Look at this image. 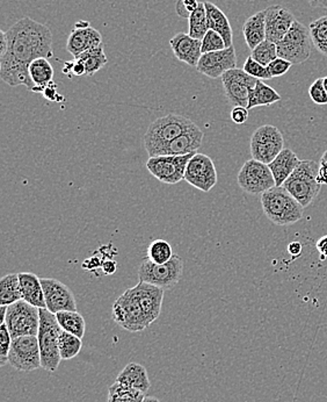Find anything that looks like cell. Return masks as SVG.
Returning <instances> with one entry per match:
<instances>
[{
	"instance_id": "obj_1",
	"label": "cell",
	"mask_w": 327,
	"mask_h": 402,
	"mask_svg": "<svg viewBox=\"0 0 327 402\" xmlns=\"http://www.w3.org/2000/svg\"><path fill=\"white\" fill-rule=\"evenodd\" d=\"M8 48L0 58V76L12 88L24 85L33 91L34 83L29 77L28 68L37 58L54 56L53 34L48 26L22 18L6 32Z\"/></svg>"
},
{
	"instance_id": "obj_2",
	"label": "cell",
	"mask_w": 327,
	"mask_h": 402,
	"mask_svg": "<svg viewBox=\"0 0 327 402\" xmlns=\"http://www.w3.org/2000/svg\"><path fill=\"white\" fill-rule=\"evenodd\" d=\"M263 213L277 226H291L303 219L304 207L284 186H275L261 194Z\"/></svg>"
},
{
	"instance_id": "obj_3",
	"label": "cell",
	"mask_w": 327,
	"mask_h": 402,
	"mask_svg": "<svg viewBox=\"0 0 327 402\" xmlns=\"http://www.w3.org/2000/svg\"><path fill=\"white\" fill-rule=\"evenodd\" d=\"M195 126L192 120L182 115L169 114L157 119L148 126L144 135L146 152L150 157H153L160 149Z\"/></svg>"
},
{
	"instance_id": "obj_4",
	"label": "cell",
	"mask_w": 327,
	"mask_h": 402,
	"mask_svg": "<svg viewBox=\"0 0 327 402\" xmlns=\"http://www.w3.org/2000/svg\"><path fill=\"white\" fill-rule=\"evenodd\" d=\"M61 326L58 323L56 314H53L47 308H40V328L37 334L40 345L42 368L48 372H55L61 364L60 354V337Z\"/></svg>"
},
{
	"instance_id": "obj_5",
	"label": "cell",
	"mask_w": 327,
	"mask_h": 402,
	"mask_svg": "<svg viewBox=\"0 0 327 402\" xmlns=\"http://www.w3.org/2000/svg\"><path fill=\"white\" fill-rule=\"evenodd\" d=\"M318 173L319 163L312 159H304L282 186L305 208L321 192V184L318 182Z\"/></svg>"
},
{
	"instance_id": "obj_6",
	"label": "cell",
	"mask_w": 327,
	"mask_h": 402,
	"mask_svg": "<svg viewBox=\"0 0 327 402\" xmlns=\"http://www.w3.org/2000/svg\"><path fill=\"white\" fill-rule=\"evenodd\" d=\"M185 263L181 257L174 255L172 260L165 264L152 263L146 258L139 267V279L143 283L153 285L162 290L174 288L183 274Z\"/></svg>"
},
{
	"instance_id": "obj_7",
	"label": "cell",
	"mask_w": 327,
	"mask_h": 402,
	"mask_svg": "<svg viewBox=\"0 0 327 402\" xmlns=\"http://www.w3.org/2000/svg\"><path fill=\"white\" fill-rule=\"evenodd\" d=\"M312 46L309 28L296 20L287 35L277 42V55L291 65H302L310 58Z\"/></svg>"
},
{
	"instance_id": "obj_8",
	"label": "cell",
	"mask_w": 327,
	"mask_h": 402,
	"mask_svg": "<svg viewBox=\"0 0 327 402\" xmlns=\"http://www.w3.org/2000/svg\"><path fill=\"white\" fill-rule=\"evenodd\" d=\"M5 325L12 338L37 336L40 328V308L25 300L17 301L7 306Z\"/></svg>"
},
{
	"instance_id": "obj_9",
	"label": "cell",
	"mask_w": 327,
	"mask_h": 402,
	"mask_svg": "<svg viewBox=\"0 0 327 402\" xmlns=\"http://www.w3.org/2000/svg\"><path fill=\"white\" fill-rule=\"evenodd\" d=\"M113 318L121 328L130 333H139L150 327L146 313L132 288H128L115 301Z\"/></svg>"
},
{
	"instance_id": "obj_10",
	"label": "cell",
	"mask_w": 327,
	"mask_h": 402,
	"mask_svg": "<svg viewBox=\"0 0 327 402\" xmlns=\"http://www.w3.org/2000/svg\"><path fill=\"white\" fill-rule=\"evenodd\" d=\"M190 152L186 155H164L148 157L146 169L155 180L169 185H174L185 180V173L187 164L195 155Z\"/></svg>"
},
{
	"instance_id": "obj_11",
	"label": "cell",
	"mask_w": 327,
	"mask_h": 402,
	"mask_svg": "<svg viewBox=\"0 0 327 402\" xmlns=\"http://www.w3.org/2000/svg\"><path fill=\"white\" fill-rule=\"evenodd\" d=\"M284 139L277 127L261 126L251 136L250 149L252 159L270 164L284 150Z\"/></svg>"
},
{
	"instance_id": "obj_12",
	"label": "cell",
	"mask_w": 327,
	"mask_h": 402,
	"mask_svg": "<svg viewBox=\"0 0 327 402\" xmlns=\"http://www.w3.org/2000/svg\"><path fill=\"white\" fill-rule=\"evenodd\" d=\"M237 182L240 189L254 196L263 194L277 186L270 166L253 159L242 166Z\"/></svg>"
},
{
	"instance_id": "obj_13",
	"label": "cell",
	"mask_w": 327,
	"mask_h": 402,
	"mask_svg": "<svg viewBox=\"0 0 327 402\" xmlns=\"http://www.w3.org/2000/svg\"><path fill=\"white\" fill-rule=\"evenodd\" d=\"M8 364L18 371L31 372L42 368L40 345L37 336L13 338Z\"/></svg>"
},
{
	"instance_id": "obj_14",
	"label": "cell",
	"mask_w": 327,
	"mask_h": 402,
	"mask_svg": "<svg viewBox=\"0 0 327 402\" xmlns=\"http://www.w3.org/2000/svg\"><path fill=\"white\" fill-rule=\"evenodd\" d=\"M185 180L202 192H210L217 184L216 166L213 159L208 155L196 152L187 164Z\"/></svg>"
},
{
	"instance_id": "obj_15",
	"label": "cell",
	"mask_w": 327,
	"mask_h": 402,
	"mask_svg": "<svg viewBox=\"0 0 327 402\" xmlns=\"http://www.w3.org/2000/svg\"><path fill=\"white\" fill-rule=\"evenodd\" d=\"M221 79L230 104L233 107L243 106L247 109L250 91L256 86L258 79L244 72V69L238 68L225 72Z\"/></svg>"
},
{
	"instance_id": "obj_16",
	"label": "cell",
	"mask_w": 327,
	"mask_h": 402,
	"mask_svg": "<svg viewBox=\"0 0 327 402\" xmlns=\"http://www.w3.org/2000/svg\"><path fill=\"white\" fill-rule=\"evenodd\" d=\"M48 311L53 314L60 311H77V302L71 290L54 278H41Z\"/></svg>"
},
{
	"instance_id": "obj_17",
	"label": "cell",
	"mask_w": 327,
	"mask_h": 402,
	"mask_svg": "<svg viewBox=\"0 0 327 402\" xmlns=\"http://www.w3.org/2000/svg\"><path fill=\"white\" fill-rule=\"evenodd\" d=\"M237 68V55L235 47L225 48L223 51L203 54L200 58L196 70L211 79L222 78L229 70Z\"/></svg>"
},
{
	"instance_id": "obj_18",
	"label": "cell",
	"mask_w": 327,
	"mask_h": 402,
	"mask_svg": "<svg viewBox=\"0 0 327 402\" xmlns=\"http://www.w3.org/2000/svg\"><path fill=\"white\" fill-rule=\"evenodd\" d=\"M266 40L277 43L291 31V26L296 21L293 14L280 5L267 7Z\"/></svg>"
},
{
	"instance_id": "obj_19",
	"label": "cell",
	"mask_w": 327,
	"mask_h": 402,
	"mask_svg": "<svg viewBox=\"0 0 327 402\" xmlns=\"http://www.w3.org/2000/svg\"><path fill=\"white\" fill-rule=\"evenodd\" d=\"M132 290L146 313L148 325L151 326L162 313L165 290L143 281H139V284L132 288Z\"/></svg>"
},
{
	"instance_id": "obj_20",
	"label": "cell",
	"mask_w": 327,
	"mask_h": 402,
	"mask_svg": "<svg viewBox=\"0 0 327 402\" xmlns=\"http://www.w3.org/2000/svg\"><path fill=\"white\" fill-rule=\"evenodd\" d=\"M173 54L179 61L193 68L197 67L200 58L202 56V41L194 39L189 34L178 33L169 40Z\"/></svg>"
},
{
	"instance_id": "obj_21",
	"label": "cell",
	"mask_w": 327,
	"mask_h": 402,
	"mask_svg": "<svg viewBox=\"0 0 327 402\" xmlns=\"http://www.w3.org/2000/svg\"><path fill=\"white\" fill-rule=\"evenodd\" d=\"M102 46V36L95 28H74L69 35L67 49L74 58L85 51Z\"/></svg>"
},
{
	"instance_id": "obj_22",
	"label": "cell",
	"mask_w": 327,
	"mask_h": 402,
	"mask_svg": "<svg viewBox=\"0 0 327 402\" xmlns=\"http://www.w3.org/2000/svg\"><path fill=\"white\" fill-rule=\"evenodd\" d=\"M203 136L202 130L195 126L160 149L155 156L186 155L190 152H197L200 147L202 146Z\"/></svg>"
},
{
	"instance_id": "obj_23",
	"label": "cell",
	"mask_w": 327,
	"mask_h": 402,
	"mask_svg": "<svg viewBox=\"0 0 327 402\" xmlns=\"http://www.w3.org/2000/svg\"><path fill=\"white\" fill-rule=\"evenodd\" d=\"M18 276L20 283L21 299L35 307L47 308L41 278L32 272H20Z\"/></svg>"
},
{
	"instance_id": "obj_24",
	"label": "cell",
	"mask_w": 327,
	"mask_h": 402,
	"mask_svg": "<svg viewBox=\"0 0 327 402\" xmlns=\"http://www.w3.org/2000/svg\"><path fill=\"white\" fill-rule=\"evenodd\" d=\"M300 162V159L297 157L296 154L291 149L284 148L277 156V159L268 164L270 171L273 173L277 186L284 185V182L289 178Z\"/></svg>"
},
{
	"instance_id": "obj_25",
	"label": "cell",
	"mask_w": 327,
	"mask_h": 402,
	"mask_svg": "<svg viewBox=\"0 0 327 402\" xmlns=\"http://www.w3.org/2000/svg\"><path fill=\"white\" fill-rule=\"evenodd\" d=\"M204 7H206L209 29L217 32L224 39L226 48L232 47V28H231V24H230L225 13L221 8H218L215 4L210 3V1H204Z\"/></svg>"
},
{
	"instance_id": "obj_26",
	"label": "cell",
	"mask_w": 327,
	"mask_h": 402,
	"mask_svg": "<svg viewBox=\"0 0 327 402\" xmlns=\"http://www.w3.org/2000/svg\"><path fill=\"white\" fill-rule=\"evenodd\" d=\"M116 382L132 389H139L144 394H146L151 387L146 368L137 363H129L128 366L118 373Z\"/></svg>"
},
{
	"instance_id": "obj_27",
	"label": "cell",
	"mask_w": 327,
	"mask_h": 402,
	"mask_svg": "<svg viewBox=\"0 0 327 402\" xmlns=\"http://www.w3.org/2000/svg\"><path fill=\"white\" fill-rule=\"evenodd\" d=\"M244 39L251 51L266 40V13L265 10L251 15L243 26Z\"/></svg>"
},
{
	"instance_id": "obj_28",
	"label": "cell",
	"mask_w": 327,
	"mask_h": 402,
	"mask_svg": "<svg viewBox=\"0 0 327 402\" xmlns=\"http://www.w3.org/2000/svg\"><path fill=\"white\" fill-rule=\"evenodd\" d=\"M281 95L272 86L258 79L256 86L250 91L247 109H252L258 106H270L280 102Z\"/></svg>"
},
{
	"instance_id": "obj_29",
	"label": "cell",
	"mask_w": 327,
	"mask_h": 402,
	"mask_svg": "<svg viewBox=\"0 0 327 402\" xmlns=\"http://www.w3.org/2000/svg\"><path fill=\"white\" fill-rule=\"evenodd\" d=\"M21 299L20 283L18 274H10L0 279V304L10 306Z\"/></svg>"
},
{
	"instance_id": "obj_30",
	"label": "cell",
	"mask_w": 327,
	"mask_h": 402,
	"mask_svg": "<svg viewBox=\"0 0 327 402\" xmlns=\"http://www.w3.org/2000/svg\"><path fill=\"white\" fill-rule=\"evenodd\" d=\"M28 72H29L32 81L34 83L35 86H39V88H46L54 78V68L49 60L46 58H37L32 62L28 68Z\"/></svg>"
},
{
	"instance_id": "obj_31",
	"label": "cell",
	"mask_w": 327,
	"mask_h": 402,
	"mask_svg": "<svg viewBox=\"0 0 327 402\" xmlns=\"http://www.w3.org/2000/svg\"><path fill=\"white\" fill-rule=\"evenodd\" d=\"M58 323L63 330L70 334L76 335L78 337H84L86 330V322L81 313L77 311H60L56 314Z\"/></svg>"
},
{
	"instance_id": "obj_32",
	"label": "cell",
	"mask_w": 327,
	"mask_h": 402,
	"mask_svg": "<svg viewBox=\"0 0 327 402\" xmlns=\"http://www.w3.org/2000/svg\"><path fill=\"white\" fill-rule=\"evenodd\" d=\"M76 58H77L78 61H81L83 63L88 76H93V74L100 72L109 62L105 51H104V46L95 48V49H91V51H85V53L79 55Z\"/></svg>"
},
{
	"instance_id": "obj_33",
	"label": "cell",
	"mask_w": 327,
	"mask_h": 402,
	"mask_svg": "<svg viewBox=\"0 0 327 402\" xmlns=\"http://www.w3.org/2000/svg\"><path fill=\"white\" fill-rule=\"evenodd\" d=\"M146 394L139 389H132L115 382L109 389V402H143Z\"/></svg>"
},
{
	"instance_id": "obj_34",
	"label": "cell",
	"mask_w": 327,
	"mask_h": 402,
	"mask_svg": "<svg viewBox=\"0 0 327 402\" xmlns=\"http://www.w3.org/2000/svg\"><path fill=\"white\" fill-rule=\"evenodd\" d=\"M189 31L188 34L194 39L202 41L207 32L209 31L208 26V19H207V11L204 3H200L199 7L195 12H193L189 17Z\"/></svg>"
},
{
	"instance_id": "obj_35",
	"label": "cell",
	"mask_w": 327,
	"mask_h": 402,
	"mask_svg": "<svg viewBox=\"0 0 327 402\" xmlns=\"http://www.w3.org/2000/svg\"><path fill=\"white\" fill-rule=\"evenodd\" d=\"M173 249L171 244L165 240H155L148 244V250H146V257L148 260H151L152 263L165 264L172 260Z\"/></svg>"
},
{
	"instance_id": "obj_36",
	"label": "cell",
	"mask_w": 327,
	"mask_h": 402,
	"mask_svg": "<svg viewBox=\"0 0 327 402\" xmlns=\"http://www.w3.org/2000/svg\"><path fill=\"white\" fill-rule=\"evenodd\" d=\"M83 347V341L76 335L70 334L67 331H62L60 337V354L62 361H70L77 357Z\"/></svg>"
},
{
	"instance_id": "obj_37",
	"label": "cell",
	"mask_w": 327,
	"mask_h": 402,
	"mask_svg": "<svg viewBox=\"0 0 327 402\" xmlns=\"http://www.w3.org/2000/svg\"><path fill=\"white\" fill-rule=\"evenodd\" d=\"M309 31L316 49L321 54L327 56V15L311 22Z\"/></svg>"
},
{
	"instance_id": "obj_38",
	"label": "cell",
	"mask_w": 327,
	"mask_h": 402,
	"mask_svg": "<svg viewBox=\"0 0 327 402\" xmlns=\"http://www.w3.org/2000/svg\"><path fill=\"white\" fill-rule=\"evenodd\" d=\"M252 51L251 56L253 58V60L259 62L260 65H265V67H268L274 60L279 58L277 43L268 40L263 41L258 47L254 48L253 51Z\"/></svg>"
},
{
	"instance_id": "obj_39",
	"label": "cell",
	"mask_w": 327,
	"mask_h": 402,
	"mask_svg": "<svg viewBox=\"0 0 327 402\" xmlns=\"http://www.w3.org/2000/svg\"><path fill=\"white\" fill-rule=\"evenodd\" d=\"M225 48V41L217 32L211 31V29L207 32V34L202 39V54L223 51Z\"/></svg>"
},
{
	"instance_id": "obj_40",
	"label": "cell",
	"mask_w": 327,
	"mask_h": 402,
	"mask_svg": "<svg viewBox=\"0 0 327 402\" xmlns=\"http://www.w3.org/2000/svg\"><path fill=\"white\" fill-rule=\"evenodd\" d=\"M12 342H13V338L11 336L7 326L1 323V327H0V366H5L6 363H8Z\"/></svg>"
},
{
	"instance_id": "obj_41",
	"label": "cell",
	"mask_w": 327,
	"mask_h": 402,
	"mask_svg": "<svg viewBox=\"0 0 327 402\" xmlns=\"http://www.w3.org/2000/svg\"><path fill=\"white\" fill-rule=\"evenodd\" d=\"M244 72H247V74L252 76V77L256 78V79H270V74H268V70H267V67L265 65H260L259 62H256L253 60L252 56H249L246 58V61L244 63Z\"/></svg>"
},
{
	"instance_id": "obj_42",
	"label": "cell",
	"mask_w": 327,
	"mask_h": 402,
	"mask_svg": "<svg viewBox=\"0 0 327 402\" xmlns=\"http://www.w3.org/2000/svg\"><path fill=\"white\" fill-rule=\"evenodd\" d=\"M309 95L316 105H327V92L323 78H318L312 83L309 88Z\"/></svg>"
},
{
	"instance_id": "obj_43",
	"label": "cell",
	"mask_w": 327,
	"mask_h": 402,
	"mask_svg": "<svg viewBox=\"0 0 327 402\" xmlns=\"http://www.w3.org/2000/svg\"><path fill=\"white\" fill-rule=\"evenodd\" d=\"M291 65H291V62H288L287 60L277 58V60H274V61L267 67V70H268L270 78L281 77V76H284V74H287V72L291 70Z\"/></svg>"
},
{
	"instance_id": "obj_44",
	"label": "cell",
	"mask_w": 327,
	"mask_h": 402,
	"mask_svg": "<svg viewBox=\"0 0 327 402\" xmlns=\"http://www.w3.org/2000/svg\"><path fill=\"white\" fill-rule=\"evenodd\" d=\"M200 3L197 0H178L176 1V11L179 17L183 19H189L193 12H195L199 7Z\"/></svg>"
},
{
	"instance_id": "obj_45",
	"label": "cell",
	"mask_w": 327,
	"mask_h": 402,
	"mask_svg": "<svg viewBox=\"0 0 327 402\" xmlns=\"http://www.w3.org/2000/svg\"><path fill=\"white\" fill-rule=\"evenodd\" d=\"M63 74H67L69 77L72 78L74 76L76 77H81L86 74V70L81 61H78L77 58H74L72 61L65 62L64 67H63Z\"/></svg>"
},
{
	"instance_id": "obj_46",
	"label": "cell",
	"mask_w": 327,
	"mask_h": 402,
	"mask_svg": "<svg viewBox=\"0 0 327 402\" xmlns=\"http://www.w3.org/2000/svg\"><path fill=\"white\" fill-rule=\"evenodd\" d=\"M230 116L237 125H244L249 120V109L243 107V106L233 107L232 111L230 113Z\"/></svg>"
},
{
	"instance_id": "obj_47",
	"label": "cell",
	"mask_w": 327,
	"mask_h": 402,
	"mask_svg": "<svg viewBox=\"0 0 327 402\" xmlns=\"http://www.w3.org/2000/svg\"><path fill=\"white\" fill-rule=\"evenodd\" d=\"M42 95H43L44 98L50 100V102H63L64 100L63 95H58L57 84H55L54 81H51L44 88Z\"/></svg>"
},
{
	"instance_id": "obj_48",
	"label": "cell",
	"mask_w": 327,
	"mask_h": 402,
	"mask_svg": "<svg viewBox=\"0 0 327 402\" xmlns=\"http://www.w3.org/2000/svg\"><path fill=\"white\" fill-rule=\"evenodd\" d=\"M318 182L323 185L327 184V150L324 155L321 156V162H319V173H318Z\"/></svg>"
},
{
	"instance_id": "obj_49",
	"label": "cell",
	"mask_w": 327,
	"mask_h": 402,
	"mask_svg": "<svg viewBox=\"0 0 327 402\" xmlns=\"http://www.w3.org/2000/svg\"><path fill=\"white\" fill-rule=\"evenodd\" d=\"M317 250L323 260L327 258V235L321 237L317 242Z\"/></svg>"
},
{
	"instance_id": "obj_50",
	"label": "cell",
	"mask_w": 327,
	"mask_h": 402,
	"mask_svg": "<svg viewBox=\"0 0 327 402\" xmlns=\"http://www.w3.org/2000/svg\"><path fill=\"white\" fill-rule=\"evenodd\" d=\"M8 48V40H7L6 32L0 31V58L6 54Z\"/></svg>"
},
{
	"instance_id": "obj_51",
	"label": "cell",
	"mask_w": 327,
	"mask_h": 402,
	"mask_svg": "<svg viewBox=\"0 0 327 402\" xmlns=\"http://www.w3.org/2000/svg\"><path fill=\"white\" fill-rule=\"evenodd\" d=\"M102 269H104V272L106 274H114L115 270H116V263H115L114 260H107V262L102 264Z\"/></svg>"
},
{
	"instance_id": "obj_52",
	"label": "cell",
	"mask_w": 327,
	"mask_h": 402,
	"mask_svg": "<svg viewBox=\"0 0 327 402\" xmlns=\"http://www.w3.org/2000/svg\"><path fill=\"white\" fill-rule=\"evenodd\" d=\"M302 251V248H300V244L298 242H291L289 246H288V253L291 255V256H298Z\"/></svg>"
},
{
	"instance_id": "obj_53",
	"label": "cell",
	"mask_w": 327,
	"mask_h": 402,
	"mask_svg": "<svg viewBox=\"0 0 327 402\" xmlns=\"http://www.w3.org/2000/svg\"><path fill=\"white\" fill-rule=\"evenodd\" d=\"M310 1L314 6L327 7V0H310Z\"/></svg>"
},
{
	"instance_id": "obj_54",
	"label": "cell",
	"mask_w": 327,
	"mask_h": 402,
	"mask_svg": "<svg viewBox=\"0 0 327 402\" xmlns=\"http://www.w3.org/2000/svg\"><path fill=\"white\" fill-rule=\"evenodd\" d=\"M90 27V24H88V21H78L74 25V28H88Z\"/></svg>"
},
{
	"instance_id": "obj_55",
	"label": "cell",
	"mask_w": 327,
	"mask_h": 402,
	"mask_svg": "<svg viewBox=\"0 0 327 402\" xmlns=\"http://www.w3.org/2000/svg\"><path fill=\"white\" fill-rule=\"evenodd\" d=\"M143 402H160V401H159V400L157 399V398H155V396H146V398H144V400H143Z\"/></svg>"
},
{
	"instance_id": "obj_56",
	"label": "cell",
	"mask_w": 327,
	"mask_h": 402,
	"mask_svg": "<svg viewBox=\"0 0 327 402\" xmlns=\"http://www.w3.org/2000/svg\"><path fill=\"white\" fill-rule=\"evenodd\" d=\"M323 79H324L325 90H326V92H327V76H326V77L323 78Z\"/></svg>"
}]
</instances>
